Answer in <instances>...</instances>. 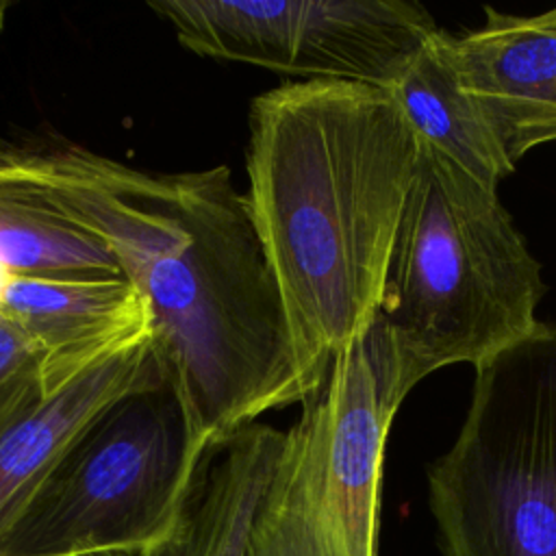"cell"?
I'll return each instance as SVG.
<instances>
[{
	"mask_svg": "<svg viewBox=\"0 0 556 556\" xmlns=\"http://www.w3.org/2000/svg\"><path fill=\"white\" fill-rule=\"evenodd\" d=\"M0 165L98 237L146 298L193 430L217 443L304 404L274 276L224 165L146 172L74 143L0 146Z\"/></svg>",
	"mask_w": 556,
	"mask_h": 556,
	"instance_id": "obj_1",
	"label": "cell"
},
{
	"mask_svg": "<svg viewBox=\"0 0 556 556\" xmlns=\"http://www.w3.org/2000/svg\"><path fill=\"white\" fill-rule=\"evenodd\" d=\"M419 141L393 96L295 80L248 117V211L276 282L304 402L378 317Z\"/></svg>",
	"mask_w": 556,
	"mask_h": 556,
	"instance_id": "obj_2",
	"label": "cell"
},
{
	"mask_svg": "<svg viewBox=\"0 0 556 556\" xmlns=\"http://www.w3.org/2000/svg\"><path fill=\"white\" fill-rule=\"evenodd\" d=\"M545 291L497 189L419 141L376 317L402 389L445 365L478 369L530 337Z\"/></svg>",
	"mask_w": 556,
	"mask_h": 556,
	"instance_id": "obj_3",
	"label": "cell"
},
{
	"mask_svg": "<svg viewBox=\"0 0 556 556\" xmlns=\"http://www.w3.org/2000/svg\"><path fill=\"white\" fill-rule=\"evenodd\" d=\"M215 443L169 384L100 415L0 534V556H154Z\"/></svg>",
	"mask_w": 556,
	"mask_h": 556,
	"instance_id": "obj_4",
	"label": "cell"
},
{
	"mask_svg": "<svg viewBox=\"0 0 556 556\" xmlns=\"http://www.w3.org/2000/svg\"><path fill=\"white\" fill-rule=\"evenodd\" d=\"M428 502L445 556H556V324L476 369Z\"/></svg>",
	"mask_w": 556,
	"mask_h": 556,
	"instance_id": "obj_5",
	"label": "cell"
},
{
	"mask_svg": "<svg viewBox=\"0 0 556 556\" xmlns=\"http://www.w3.org/2000/svg\"><path fill=\"white\" fill-rule=\"evenodd\" d=\"M406 395L376 319L285 430L248 556H378L384 447Z\"/></svg>",
	"mask_w": 556,
	"mask_h": 556,
	"instance_id": "obj_6",
	"label": "cell"
},
{
	"mask_svg": "<svg viewBox=\"0 0 556 556\" xmlns=\"http://www.w3.org/2000/svg\"><path fill=\"white\" fill-rule=\"evenodd\" d=\"M191 52L269 72L387 87L439 30L410 0H159Z\"/></svg>",
	"mask_w": 556,
	"mask_h": 556,
	"instance_id": "obj_7",
	"label": "cell"
},
{
	"mask_svg": "<svg viewBox=\"0 0 556 556\" xmlns=\"http://www.w3.org/2000/svg\"><path fill=\"white\" fill-rule=\"evenodd\" d=\"M167 384L154 330L104 352L46 354L0 384V534L113 404Z\"/></svg>",
	"mask_w": 556,
	"mask_h": 556,
	"instance_id": "obj_8",
	"label": "cell"
},
{
	"mask_svg": "<svg viewBox=\"0 0 556 556\" xmlns=\"http://www.w3.org/2000/svg\"><path fill=\"white\" fill-rule=\"evenodd\" d=\"M439 43L508 161L556 141V7L534 15L484 7V24Z\"/></svg>",
	"mask_w": 556,
	"mask_h": 556,
	"instance_id": "obj_9",
	"label": "cell"
},
{
	"mask_svg": "<svg viewBox=\"0 0 556 556\" xmlns=\"http://www.w3.org/2000/svg\"><path fill=\"white\" fill-rule=\"evenodd\" d=\"M0 315L43 354L115 350L152 330L146 298L124 276L9 274Z\"/></svg>",
	"mask_w": 556,
	"mask_h": 556,
	"instance_id": "obj_10",
	"label": "cell"
},
{
	"mask_svg": "<svg viewBox=\"0 0 556 556\" xmlns=\"http://www.w3.org/2000/svg\"><path fill=\"white\" fill-rule=\"evenodd\" d=\"M285 430L254 421L217 441L169 541L154 556H248Z\"/></svg>",
	"mask_w": 556,
	"mask_h": 556,
	"instance_id": "obj_11",
	"label": "cell"
},
{
	"mask_svg": "<svg viewBox=\"0 0 556 556\" xmlns=\"http://www.w3.org/2000/svg\"><path fill=\"white\" fill-rule=\"evenodd\" d=\"M439 30L382 89L400 104L419 141L439 150L482 185L497 189L515 165L460 89L443 56Z\"/></svg>",
	"mask_w": 556,
	"mask_h": 556,
	"instance_id": "obj_12",
	"label": "cell"
},
{
	"mask_svg": "<svg viewBox=\"0 0 556 556\" xmlns=\"http://www.w3.org/2000/svg\"><path fill=\"white\" fill-rule=\"evenodd\" d=\"M9 274L122 276L98 237L0 165V285Z\"/></svg>",
	"mask_w": 556,
	"mask_h": 556,
	"instance_id": "obj_13",
	"label": "cell"
},
{
	"mask_svg": "<svg viewBox=\"0 0 556 556\" xmlns=\"http://www.w3.org/2000/svg\"><path fill=\"white\" fill-rule=\"evenodd\" d=\"M46 354L13 321L0 315V384L39 363Z\"/></svg>",
	"mask_w": 556,
	"mask_h": 556,
	"instance_id": "obj_14",
	"label": "cell"
},
{
	"mask_svg": "<svg viewBox=\"0 0 556 556\" xmlns=\"http://www.w3.org/2000/svg\"><path fill=\"white\" fill-rule=\"evenodd\" d=\"M9 9V4H4V2H0V28H2V22H4V11Z\"/></svg>",
	"mask_w": 556,
	"mask_h": 556,
	"instance_id": "obj_15",
	"label": "cell"
},
{
	"mask_svg": "<svg viewBox=\"0 0 556 556\" xmlns=\"http://www.w3.org/2000/svg\"><path fill=\"white\" fill-rule=\"evenodd\" d=\"M98 556H119V554H98Z\"/></svg>",
	"mask_w": 556,
	"mask_h": 556,
	"instance_id": "obj_16",
	"label": "cell"
}]
</instances>
